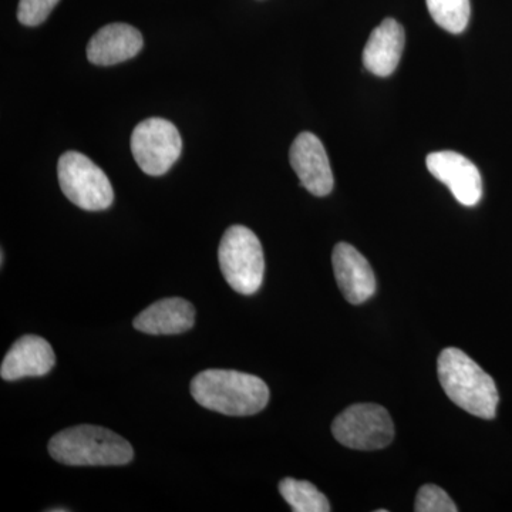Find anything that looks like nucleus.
Wrapping results in <instances>:
<instances>
[{
    "label": "nucleus",
    "instance_id": "nucleus-1",
    "mask_svg": "<svg viewBox=\"0 0 512 512\" xmlns=\"http://www.w3.org/2000/svg\"><path fill=\"white\" fill-rule=\"evenodd\" d=\"M195 402L225 416H254L269 402L264 380L237 370L208 369L192 379Z\"/></svg>",
    "mask_w": 512,
    "mask_h": 512
},
{
    "label": "nucleus",
    "instance_id": "nucleus-2",
    "mask_svg": "<svg viewBox=\"0 0 512 512\" xmlns=\"http://www.w3.org/2000/svg\"><path fill=\"white\" fill-rule=\"evenodd\" d=\"M437 369L441 387L451 402L480 419H494L500 402L497 386L470 356L460 349H444Z\"/></svg>",
    "mask_w": 512,
    "mask_h": 512
},
{
    "label": "nucleus",
    "instance_id": "nucleus-3",
    "mask_svg": "<svg viewBox=\"0 0 512 512\" xmlns=\"http://www.w3.org/2000/svg\"><path fill=\"white\" fill-rule=\"evenodd\" d=\"M49 454L66 466H126L134 457L126 439L104 427H70L49 443Z\"/></svg>",
    "mask_w": 512,
    "mask_h": 512
},
{
    "label": "nucleus",
    "instance_id": "nucleus-4",
    "mask_svg": "<svg viewBox=\"0 0 512 512\" xmlns=\"http://www.w3.org/2000/svg\"><path fill=\"white\" fill-rule=\"evenodd\" d=\"M222 275L235 292L254 295L265 274L264 249L247 227L234 225L225 231L218 249Z\"/></svg>",
    "mask_w": 512,
    "mask_h": 512
},
{
    "label": "nucleus",
    "instance_id": "nucleus-5",
    "mask_svg": "<svg viewBox=\"0 0 512 512\" xmlns=\"http://www.w3.org/2000/svg\"><path fill=\"white\" fill-rule=\"evenodd\" d=\"M60 190L84 211H104L113 204L114 191L99 165L77 151H67L57 164Z\"/></svg>",
    "mask_w": 512,
    "mask_h": 512
},
{
    "label": "nucleus",
    "instance_id": "nucleus-6",
    "mask_svg": "<svg viewBox=\"0 0 512 512\" xmlns=\"http://www.w3.org/2000/svg\"><path fill=\"white\" fill-rule=\"evenodd\" d=\"M332 433L342 446L353 450H380L392 443L394 424L379 404H353L333 421Z\"/></svg>",
    "mask_w": 512,
    "mask_h": 512
},
{
    "label": "nucleus",
    "instance_id": "nucleus-7",
    "mask_svg": "<svg viewBox=\"0 0 512 512\" xmlns=\"http://www.w3.org/2000/svg\"><path fill=\"white\" fill-rule=\"evenodd\" d=\"M130 146L143 173L160 177L180 158L183 140L171 121L151 117L134 128Z\"/></svg>",
    "mask_w": 512,
    "mask_h": 512
},
{
    "label": "nucleus",
    "instance_id": "nucleus-8",
    "mask_svg": "<svg viewBox=\"0 0 512 512\" xmlns=\"http://www.w3.org/2000/svg\"><path fill=\"white\" fill-rule=\"evenodd\" d=\"M427 168L440 183L446 184L454 198L466 207H474L483 197L480 171L467 157L454 151H437L427 156Z\"/></svg>",
    "mask_w": 512,
    "mask_h": 512
},
{
    "label": "nucleus",
    "instance_id": "nucleus-9",
    "mask_svg": "<svg viewBox=\"0 0 512 512\" xmlns=\"http://www.w3.org/2000/svg\"><path fill=\"white\" fill-rule=\"evenodd\" d=\"M289 160L303 187L316 197H326L333 190L332 168L322 141L315 134H299L293 141Z\"/></svg>",
    "mask_w": 512,
    "mask_h": 512
},
{
    "label": "nucleus",
    "instance_id": "nucleus-10",
    "mask_svg": "<svg viewBox=\"0 0 512 512\" xmlns=\"http://www.w3.org/2000/svg\"><path fill=\"white\" fill-rule=\"evenodd\" d=\"M332 262L336 282L346 301L360 305L375 295L376 279L372 266L355 247L340 242L333 249Z\"/></svg>",
    "mask_w": 512,
    "mask_h": 512
},
{
    "label": "nucleus",
    "instance_id": "nucleus-11",
    "mask_svg": "<svg viewBox=\"0 0 512 512\" xmlns=\"http://www.w3.org/2000/svg\"><path fill=\"white\" fill-rule=\"evenodd\" d=\"M56 356L52 345L36 335H26L6 353L0 366V376L6 382L25 377L45 376L55 367Z\"/></svg>",
    "mask_w": 512,
    "mask_h": 512
},
{
    "label": "nucleus",
    "instance_id": "nucleus-12",
    "mask_svg": "<svg viewBox=\"0 0 512 512\" xmlns=\"http://www.w3.org/2000/svg\"><path fill=\"white\" fill-rule=\"evenodd\" d=\"M143 45V36L136 28L126 23H111L92 37L87 46V59L97 66H113L136 57Z\"/></svg>",
    "mask_w": 512,
    "mask_h": 512
},
{
    "label": "nucleus",
    "instance_id": "nucleus-13",
    "mask_svg": "<svg viewBox=\"0 0 512 512\" xmlns=\"http://www.w3.org/2000/svg\"><path fill=\"white\" fill-rule=\"evenodd\" d=\"M404 30L397 20L386 19L380 23L363 50V64L369 72L379 77L390 76L402 59Z\"/></svg>",
    "mask_w": 512,
    "mask_h": 512
},
{
    "label": "nucleus",
    "instance_id": "nucleus-14",
    "mask_svg": "<svg viewBox=\"0 0 512 512\" xmlns=\"http://www.w3.org/2000/svg\"><path fill=\"white\" fill-rule=\"evenodd\" d=\"M195 308L181 298L154 302L134 319V328L147 335H180L194 326Z\"/></svg>",
    "mask_w": 512,
    "mask_h": 512
},
{
    "label": "nucleus",
    "instance_id": "nucleus-15",
    "mask_svg": "<svg viewBox=\"0 0 512 512\" xmlns=\"http://www.w3.org/2000/svg\"><path fill=\"white\" fill-rule=\"evenodd\" d=\"M279 493L293 512H329L330 504L325 494L309 481L285 478L279 483Z\"/></svg>",
    "mask_w": 512,
    "mask_h": 512
},
{
    "label": "nucleus",
    "instance_id": "nucleus-16",
    "mask_svg": "<svg viewBox=\"0 0 512 512\" xmlns=\"http://www.w3.org/2000/svg\"><path fill=\"white\" fill-rule=\"evenodd\" d=\"M431 18L447 32L458 35L470 22V0H426Z\"/></svg>",
    "mask_w": 512,
    "mask_h": 512
},
{
    "label": "nucleus",
    "instance_id": "nucleus-17",
    "mask_svg": "<svg viewBox=\"0 0 512 512\" xmlns=\"http://www.w3.org/2000/svg\"><path fill=\"white\" fill-rule=\"evenodd\" d=\"M417 512H456V504L451 500L450 495L434 484H426L420 488L416 498Z\"/></svg>",
    "mask_w": 512,
    "mask_h": 512
},
{
    "label": "nucleus",
    "instance_id": "nucleus-18",
    "mask_svg": "<svg viewBox=\"0 0 512 512\" xmlns=\"http://www.w3.org/2000/svg\"><path fill=\"white\" fill-rule=\"evenodd\" d=\"M59 0H20L18 19L25 26H39L49 18Z\"/></svg>",
    "mask_w": 512,
    "mask_h": 512
},
{
    "label": "nucleus",
    "instance_id": "nucleus-19",
    "mask_svg": "<svg viewBox=\"0 0 512 512\" xmlns=\"http://www.w3.org/2000/svg\"><path fill=\"white\" fill-rule=\"evenodd\" d=\"M0 261H2V266H3V261H5V254H3V251H2V254H0Z\"/></svg>",
    "mask_w": 512,
    "mask_h": 512
}]
</instances>
